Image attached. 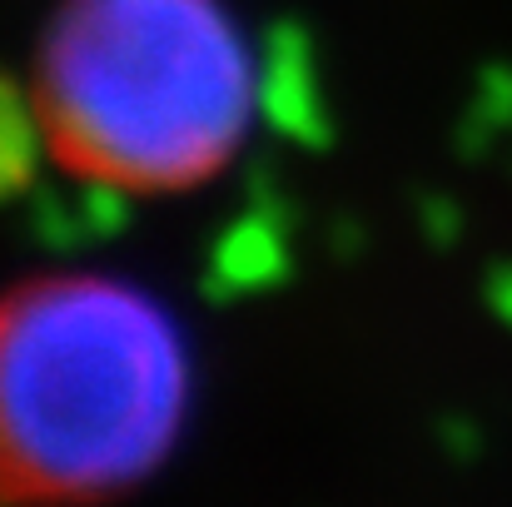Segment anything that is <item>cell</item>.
<instances>
[{
  "label": "cell",
  "instance_id": "obj_1",
  "mask_svg": "<svg viewBox=\"0 0 512 507\" xmlns=\"http://www.w3.org/2000/svg\"><path fill=\"white\" fill-rule=\"evenodd\" d=\"M189 353L160 299L110 274L0 294V507H95L160 473Z\"/></svg>",
  "mask_w": 512,
  "mask_h": 507
},
{
  "label": "cell",
  "instance_id": "obj_2",
  "mask_svg": "<svg viewBox=\"0 0 512 507\" xmlns=\"http://www.w3.org/2000/svg\"><path fill=\"white\" fill-rule=\"evenodd\" d=\"M254 105V55L224 0H60L25 115L65 174L179 194L239 160Z\"/></svg>",
  "mask_w": 512,
  "mask_h": 507
}]
</instances>
